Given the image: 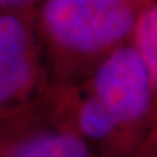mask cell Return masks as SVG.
<instances>
[{
	"instance_id": "6da1fadb",
	"label": "cell",
	"mask_w": 157,
	"mask_h": 157,
	"mask_svg": "<svg viewBox=\"0 0 157 157\" xmlns=\"http://www.w3.org/2000/svg\"><path fill=\"white\" fill-rule=\"evenodd\" d=\"M56 117L98 157H140L151 129L153 92L134 45L128 42L103 58L82 93H64Z\"/></svg>"
},
{
	"instance_id": "8992f818",
	"label": "cell",
	"mask_w": 157,
	"mask_h": 157,
	"mask_svg": "<svg viewBox=\"0 0 157 157\" xmlns=\"http://www.w3.org/2000/svg\"><path fill=\"white\" fill-rule=\"evenodd\" d=\"M122 2H127V3H129V0H122Z\"/></svg>"
},
{
	"instance_id": "3957f363",
	"label": "cell",
	"mask_w": 157,
	"mask_h": 157,
	"mask_svg": "<svg viewBox=\"0 0 157 157\" xmlns=\"http://www.w3.org/2000/svg\"><path fill=\"white\" fill-rule=\"evenodd\" d=\"M41 82L39 50L21 16L0 13V117H9L32 98Z\"/></svg>"
},
{
	"instance_id": "277c9868",
	"label": "cell",
	"mask_w": 157,
	"mask_h": 157,
	"mask_svg": "<svg viewBox=\"0 0 157 157\" xmlns=\"http://www.w3.org/2000/svg\"><path fill=\"white\" fill-rule=\"evenodd\" d=\"M0 157H98L93 148L54 119L45 125L29 122L0 129Z\"/></svg>"
},
{
	"instance_id": "7a4b0ae2",
	"label": "cell",
	"mask_w": 157,
	"mask_h": 157,
	"mask_svg": "<svg viewBox=\"0 0 157 157\" xmlns=\"http://www.w3.org/2000/svg\"><path fill=\"white\" fill-rule=\"evenodd\" d=\"M137 13L122 0H45L41 28L54 61L70 73L128 44Z\"/></svg>"
},
{
	"instance_id": "5b68a950",
	"label": "cell",
	"mask_w": 157,
	"mask_h": 157,
	"mask_svg": "<svg viewBox=\"0 0 157 157\" xmlns=\"http://www.w3.org/2000/svg\"><path fill=\"white\" fill-rule=\"evenodd\" d=\"M34 0H0V9L3 10H16L26 5L32 3Z\"/></svg>"
}]
</instances>
